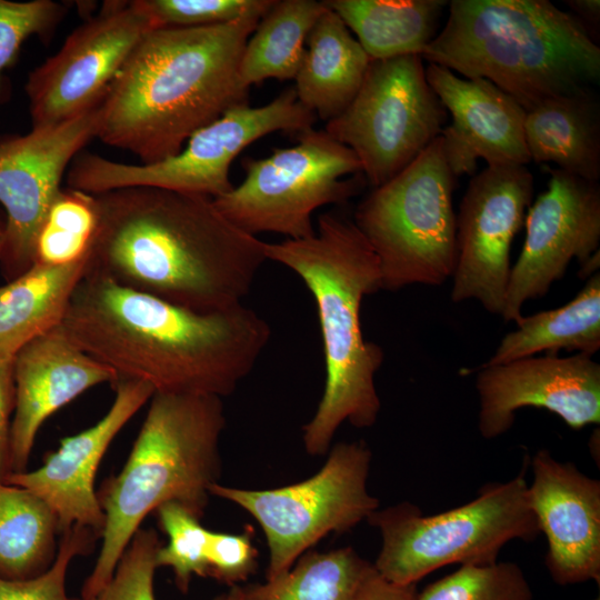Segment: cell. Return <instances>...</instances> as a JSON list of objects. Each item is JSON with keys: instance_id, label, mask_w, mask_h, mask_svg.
Wrapping results in <instances>:
<instances>
[{"instance_id": "30bf717a", "label": "cell", "mask_w": 600, "mask_h": 600, "mask_svg": "<svg viewBox=\"0 0 600 600\" xmlns=\"http://www.w3.org/2000/svg\"><path fill=\"white\" fill-rule=\"evenodd\" d=\"M243 181L212 198L236 227L256 236L276 232L300 240L314 234L313 212L356 194L358 182L342 177L361 171L354 152L324 130L298 133V143L262 159L246 158Z\"/></svg>"}, {"instance_id": "484cf974", "label": "cell", "mask_w": 600, "mask_h": 600, "mask_svg": "<svg viewBox=\"0 0 600 600\" xmlns=\"http://www.w3.org/2000/svg\"><path fill=\"white\" fill-rule=\"evenodd\" d=\"M483 364L493 366L539 352L559 350L592 357L600 349V272L590 276L579 293L556 309L522 317Z\"/></svg>"}, {"instance_id": "7402d4cb", "label": "cell", "mask_w": 600, "mask_h": 600, "mask_svg": "<svg viewBox=\"0 0 600 600\" xmlns=\"http://www.w3.org/2000/svg\"><path fill=\"white\" fill-rule=\"evenodd\" d=\"M530 161L552 162L562 171L598 182L600 178V103L592 89L554 97L524 118Z\"/></svg>"}, {"instance_id": "3957f363", "label": "cell", "mask_w": 600, "mask_h": 600, "mask_svg": "<svg viewBox=\"0 0 600 600\" xmlns=\"http://www.w3.org/2000/svg\"><path fill=\"white\" fill-rule=\"evenodd\" d=\"M274 1L222 24L148 31L100 103L97 138L153 163L179 153L229 109L249 103L240 59Z\"/></svg>"}, {"instance_id": "8d00e7d4", "label": "cell", "mask_w": 600, "mask_h": 600, "mask_svg": "<svg viewBox=\"0 0 600 600\" xmlns=\"http://www.w3.org/2000/svg\"><path fill=\"white\" fill-rule=\"evenodd\" d=\"M206 558L208 577L233 586L246 580L257 567V549L249 531L240 534L210 531Z\"/></svg>"}, {"instance_id": "7c38bea8", "label": "cell", "mask_w": 600, "mask_h": 600, "mask_svg": "<svg viewBox=\"0 0 600 600\" xmlns=\"http://www.w3.org/2000/svg\"><path fill=\"white\" fill-rule=\"evenodd\" d=\"M448 113L419 54L371 60L361 86L324 131L357 156L372 188L409 166L441 134Z\"/></svg>"}, {"instance_id": "ffe728a7", "label": "cell", "mask_w": 600, "mask_h": 600, "mask_svg": "<svg viewBox=\"0 0 600 600\" xmlns=\"http://www.w3.org/2000/svg\"><path fill=\"white\" fill-rule=\"evenodd\" d=\"M530 507L548 540L546 564L561 586L600 581V481L549 451L532 458Z\"/></svg>"}, {"instance_id": "ab89813d", "label": "cell", "mask_w": 600, "mask_h": 600, "mask_svg": "<svg viewBox=\"0 0 600 600\" xmlns=\"http://www.w3.org/2000/svg\"><path fill=\"white\" fill-rule=\"evenodd\" d=\"M570 13L582 24L589 37L597 43L600 34V1L567 0Z\"/></svg>"}, {"instance_id": "4dcf8cb0", "label": "cell", "mask_w": 600, "mask_h": 600, "mask_svg": "<svg viewBox=\"0 0 600 600\" xmlns=\"http://www.w3.org/2000/svg\"><path fill=\"white\" fill-rule=\"evenodd\" d=\"M414 600H533L530 584L514 562L464 564L429 584Z\"/></svg>"}, {"instance_id": "52a82bcc", "label": "cell", "mask_w": 600, "mask_h": 600, "mask_svg": "<svg viewBox=\"0 0 600 600\" xmlns=\"http://www.w3.org/2000/svg\"><path fill=\"white\" fill-rule=\"evenodd\" d=\"M526 470L508 482L489 483L474 500L434 516H423L409 502L373 511L367 520L382 538L373 564L377 572L396 584H414L447 564L494 563L513 539L533 541L540 529L529 502Z\"/></svg>"}, {"instance_id": "e0dca14e", "label": "cell", "mask_w": 600, "mask_h": 600, "mask_svg": "<svg viewBox=\"0 0 600 600\" xmlns=\"http://www.w3.org/2000/svg\"><path fill=\"white\" fill-rule=\"evenodd\" d=\"M478 428L486 439L507 432L521 408L547 409L579 430L600 422V364L592 357L549 354L482 364L477 378Z\"/></svg>"}, {"instance_id": "6da1fadb", "label": "cell", "mask_w": 600, "mask_h": 600, "mask_svg": "<svg viewBox=\"0 0 600 600\" xmlns=\"http://www.w3.org/2000/svg\"><path fill=\"white\" fill-rule=\"evenodd\" d=\"M88 272L197 311L242 304L268 261L264 241L230 222L212 198L134 187L94 194Z\"/></svg>"}, {"instance_id": "5bb4252c", "label": "cell", "mask_w": 600, "mask_h": 600, "mask_svg": "<svg viewBox=\"0 0 600 600\" xmlns=\"http://www.w3.org/2000/svg\"><path fill=\"white\" fill-rule=\"evenodd\" d=\"M548 188L526 214V238L511 267L501 317L518 323L521 308L543 297L574 259L580 274L600 267V186L548 168Z\"/></svg>"}, {"instance_id": "4316f807", "label": "cell", "mask_w": 600, "mask_h": 600, "mask_svg": "<svg viewBox=\"0 0 600 600\" xmlns=\"http://www.w3.org/2000/svg\"><path fill=\"white\" fill-rule=\"evenodd\" d=\"M324 9L323 1L276 0L244 46L239 64L241 84L249 89L267 79H294L308 34Z\"/></svg>"}, {"instance_id": "5b68a950", "label": "cell", "mask_w": 600, "mask_h": 600, "mask_svg": "<svg viewBox=\"0 0 600 600\" xmlns=\"http://www.w3.org/2000/svg\"><path fill=\"white\" fill-rule=\"evenodd\" d=\"M443 29L421 57L466 79H487L529 111L592 89L600 47L548 0H453Z\"/></svg>"}, {"instance_id": "44dd1931", "label": "cell", "mask_w": 600, "mask_h": 600, "mask_svg": "<svg viewBox=\"0 0 600 600\" xmlns=\"http://www.w3.org/2000/svg\"><path fill=\"white\" fill-rule=\"evenodd\" d=\"M16 404L11 421V472L27 470L37 433L56 411L88 389L118 377L76 346L61 323L26 343L13 357Z\"/></svg>"}, {"instance_id": "1f68e13d", "label": "cell", "mask_w": 600, "mask_h": 600, "mask_svg": "<svg viewBox=\"0 0 600 600\" xmlns=\"http://www.w3.org/2000/svg\"><path fill=\"white\" fill-rule=\"evenodd\" d=\"M156 513L168 536V543L157 552V566L170 568L178 588L187 592L193 576L208 577L206 552L210 530L177 502L161 504Z\"/></svg>"}, {"instance_id": "d6986e66", "label": "cell", "mask_w": 600, "mask_h": 600, "mask_svg": "<svg viewBox=\"0 0 600 600\" xmlns=\"http://www.w3.org/2000/svg\"><path fill=\"white\" fill-rule=\"evenodd\" d=\"M426 78L451 123L440 138L453 176L473 174L478 159L488 166H526L524 109L487 79H466L429 63Z\"/></svg>"}, {"instance_id": "b9f144b4", "label": "cell", "mask_w": 600, "mask_h": 600, "mask_svg": "<svg viewBox=\"0 0 600 600\" xmlns=\"http://www.w3.org/2000/svg\"><path fill=\"white\" fill-rule=\"evenodd\" d=\"M6 240V214L2 209H0V257L3 250Z\"/></svg>"}, {"instance_id": "f546056e", "label": "cell", "mask_w": 600, "mask_h": 600, "mask_svg": "<svg viewBox=\"0 0 600 600\" xmlns=\"http://www.w3.org/2000/svg\"><path fill=\"white\" fill-rule=\"evenodd\" d=\"M98 228L94 194L61 189L52 201L34 243V264L64 266L84 258Z\"/></svg>"}, {"instance_id": "83f0119b", "label": "cell", "mask_w": 600, "mask_h": 600, "mask_svg": "<svg viewBox=\"0 0 600 600\" xmlns=\"http://www.w3.org/2000/svg\"><path fill=\"white\" fill-rule=\"evenodd\" d=\"M58 524L37 496L0 481V577L27 579L50 567L57 553Z\"/></svg>"}, {"instance_id": "f35d334b", "label": "cell", "mask_w": 600, "mask_h": 600, "mask_svg": "<svg viewBox=\"0 0 600 600\" xmlns=\"http://www.w3.org/2000/svg\"><path fill=\"white\" fill-rule=\"evenodd\" d=\"M414 584H396L382 578L374 567L362 581L354 600H414Z\"/></svg>"}, {"instance_id": "d590c367", "label": "cell", "mask_w": 600, "mask_h": 600, "mask_svg": "<svg viewBox=\"0 0 600 600\" xmlns=\"http://www.w3.org/2000/svg\"><path fill=\"white\" fill-rule=\"evenodd\" d=\"M270 0H137L154 29L201 28L231 22Z\"/></svg>"}, {"instance_id": "e575fe53", "label": "cell", "mask_w": 600, "mask_h": 600, "mask_svg": "<svg viewBox=\"0 0 600 600\" xmlns=\"http://www.w3.org/2000/svg\"><path fill=\"white\" fill-rule=\"evenodd\" d=\"M162 546L153 529H139L114 572L92 600H156L153 579L157 552Z\"/></svg>"}, {"instance_id": "8fae6325", "label": "cell", "mask_w": 600, "mask_h": 600, "mask_svg": "<svg viewBox=\"0 0 600 600\" xmlns=\"http://www.w3.org/2000/svg\"><path fill=\"white\" fill-rule=\"evenodd\" d=\"M371 451L362 442H340L312 477L290 486L250 490L222 486L210 494L250 513L269 548L267 579L287 570L330 532L349 531L379 509L367 489Z\"/></svg>"}, {"instance_id": "836d02e7", "label": "cell", "mask_w": 600, "mask_h": 600, "mask_svg": "<svg viewBox=\"0 0 600 600\" xmlns=\"http://www.w3.org/2000/svg\"><path fill=\"white\" fill-rule=\"evenodd\" d=\"M60 536L54 560L43 572L20 580L0 577V600H82L68 594L67 573L71 561L78 556L88 554L100 536L80 526Z\"/></svg>"}, {"instance_id": "8992f818", "label": "cell", "mask_w": 600, "mask_h": 600, "mask_svg": "<svg viewBox=\"0 0 600 600\" xmlns=\"http://www.w3.org/2000/svg\"><path fill=\"white\" fill-rule=\"evenodd\" d=\"M222 399L156 392L122 470L97 492L104 513L101 548L81 590L92 600L114 569L144 518L177 502L198 519L221 471Z\"/></svg>"}, {"instance_id": "60d3db41", "label": "cell", "mask_w": 600, "mask_h": 600, "mask_svg": "<svg viewBox=\"0 0 600 600\" xmlns=\"http://www.w3.org/2000/svg\"><path fill=\"white\" fill-rule=\"evenodd\" d=\"M214 600H244L243 588L234 584L229 591L218 596Z\"/></svg>"}, {"instance_id": "ac0fdd59", "label": "cell", "mask_w": 600, "mask_h": 600, "mask_svg": "<svg viewBox=\"0 0 600 600\" xmlns=\"http://www.w3.org/2000/svg\"><path fill=\"white\" fill-rule=\"evenodd\" d=\"M112 388L114 400L97 423L63 438L38 469L11 472L4 480L43 501L60 534L80 526L101 536L104 513L94 490L98 467L116 436L154 393L149 384L130 379H118Z\"/></svg>"}, {"instance_id": "2e32d148", "label": "cell", "mask_w": 600, "mask_h": 600, "mask_svg": "<svg viewBox=\"0 0 600 600\" xmlns=\"http://www.w3.org/2000/svg\"><path fill=\"white\" fill-rule=\"evenodd\" d=\"M533 189V176L526 166H488L472 177L456 214L453 302L476 300L501 316L511 243L524 223Z\"/></svg>"}, {"instance_id": "f1b7e54d", "label": "cell", "mask_w": 600, "mask_h": 600, "mask_svg": "<svg viewBox=\"0 0 600 600\" xmlns=\"http://www.w3.org/2000/svg\"><path fill=\"white\" fill-rule=\"evenodd\" d=\"M372 568L350 547L308 552L282 574L243 588L244 600H354Z\"/></svg>"}, {"instance_id": "603a6c76", "label": "cell", "mask_w": 600, "mask_h": 600, "mask_svg": "<svg viewBox=\"0 0 600 600\" xmlns=\"http://www.w3.org/2000/svg\"><path fill=\"white\" fill-rule=\"evenodd\" d=\"M306 44L294 78L297 98L314 116L329 121L351 102L371 60L341 18L327 6Z\"/></svg>"}, {"instance_id": "9c48e42d", "label": "cell", "mask_w": 600, "mask_h": 600, "mask_svg": "<svg viewBox=\"0 0 600 600\" xmlns=\"http://www.w3.org/2000/svg\"><path fill=\"white\" fill-rule=\"evenodd\" d=\"M314 119L289 88L266 106L229 109L196 131L179 153L153 163H123L80 152L68 168V188L98 194L149 187L217 198L233 188L230 167L244 148L274 131L308 130Z\"/></svg>"}, {"instance_id": "d6a6232c", "label": "cell", "mask_w": 600, "mask_h": 600, "mask_svg": "<svg viewBox=\"0 0 600 600\" xmlns=\"http://www.w3.org/2000/svg\"><path fill=\"white\" fill-rule=\"evenodd\" d=\"M68 14V6L52 0H0V101L7 94L3 73L18 59L23 42L31 36L51 38Z\"/></svg>"}, {"instance_id": "74e56055", "label": "cell", "mask_w": 600, "mask_h": 600, "mask_svg": "<svg viewBox=\"0 0 600 600\" xmlns=\"http://www.w3.org/2000/svg\"><path fill=\"white\" fill-rule=\"evenodd\" d=\"M14 404L13 359L0 360V481L3 482L11 473L10 437Z\"/></svg>"}, {"instance_id": "4fadbf2b", "label": "cell", "mask_w": 600, "mask_h": 600, "mask_svg": "<svg viewBox=\"0 0 600 600\" xmlns=\"http://www.w3.org/2000/svg\"><path fill=\"white\" fill-rule=\"evenodd\" d=\"M150 18L133 1H104L34 68L24 91L31 128L68 121L98 107L128 57L150 30Z\"/></svg>"}, {"instance_id": "277c9868", "label": "cell", "mask_w": 600, "mask_h": 600, "mask_svg": "<svg viewBox=\"0 0 600 600\" xmlns=\"http://www.w3.org/2000/svg\"><path fill=\"white\" fill-rule=\"evenodd\" d=\"M264 252L297 273L316 302L326 383L303 443L309 454L322 456L344 421L371 427L381 408L374 378L383 350L363 338L360 322L363 298L381 290L379 262L353 220L336 213L320 216L312 237L264 242Z\"/></svg>"}, {"instance_id": "7a4b0ae2", "label": "cell", "mask_w": 600, "mask_h": 600, "mask_svg": "<svg viewBox=\"0 0 600 600\" xmlns=\"http://www.w3.org/2000/svg\"><path fill=\"white\" fill-rule=\"evenodd\" d=\"M70 340L118 379L154 393L231 394L267 347L269 323L243 303L192 311L86 271L61 321Z\"/></svg>"}, {"instance_id": "ba28073f", "label": "cell", "mask_w": 600, "mask_h": 600, "mask_svg": "<svg viewBox=\"0 0 600 600\" xmlns=\"http://www.w3.org/2000/svg\"><path fill=\"white\" fill-rule=\"evenodd\" d=\"M454 187L439 136L359 202L353 222L377 256L381 290L440 286L451 278L457 258Z\"/></svg>"}, {"instance_id": "9a60e30c", "label": "cell", "mask_w": 600, "mask_h": 600, "mask_svg": "<svg viewBox=\"0 0 600 600\" xmlns=\"http://www.w3.org/2000/svg\"><path fill=\"white\" fill-rule=\"evenodd\" d=\"M100 104L62 123L0 134V203L6 240L0 257L9 282L34 264V243L72 160L97 138Z\"/></svg>"}, {"instance_id": "d4e9b609", "label": "cell", "mask_w": 600, "mask_h": 600, "mask_svg": "<svg viewBox=\"0 0 600 600\" xmlns=\"http://www.w3.org/2000/svg\"><path fill=\"white\" fill-rule=\"evenodd\" d=\"M363 48L370 60L421 56L438 34L448 1L443 0H327Z\"/></svg>"}, {"instance_id": "cb8c5ba5", "label": "cell", "mask_w": 600, "mask_h": 600, "mask_svg": "<svg viewBox=\"0 0 600 600\" xmlns=\"http://www.w3.org/2000/svg\"><path fill=\"white\" fill-rule=\"evenodd\" d=\"M89 253L70 264H33L0 286V360L13 359L29 341L59 326L88 268Z\"/></svg>"}]
</instances>
